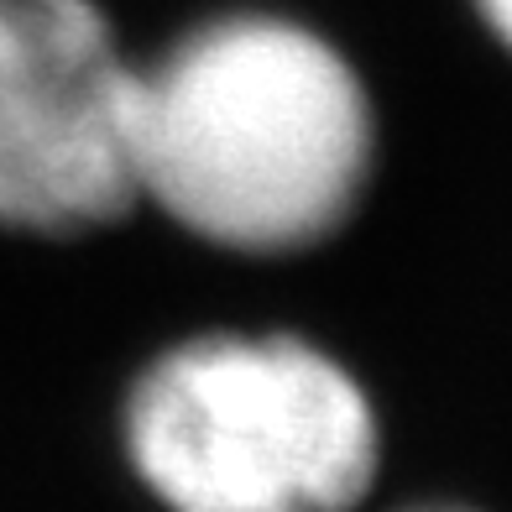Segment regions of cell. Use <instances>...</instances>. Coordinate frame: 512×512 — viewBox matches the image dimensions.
I'll return each mask as SVG.
<instances>
[{"label":"cell","mask_w":512,"mask_h":512,"mask_svg":"<svg viewBox=\"0 0 512 512\" xmlns=\"http://www.w3.org/2000/svg\"><path fill=\"white\" fill-rule=\"evenodd\" d=\"M371 100L330 37L225 11L136 68V204L236 251H298L371 178Z\"/></svg>","instance_id":"1"},{"label":"cell","mask_w":512,"mask_h":512,"mask_svg":"<svg viewBox=\"0 0 512 512\" xmlns=\"http://www.w3.org/2000/svg\"><path fill=\"white\" fill-rule=\"evenodd\" d=\"M126 450L168 512H351L377 476V418L304 340L204 335L131 387Z\"/></svg>","instance_id":"2"},{"label":"cell","mask_w":512,"mask_h":512,"mask_svg":"<svg viewBox=\"0 0 512 512\" xmlns=\"http://www.w3.org/2000/svg\"><path fill=\"white\" fill-rule=\"evenodd\" d=\"M136 68L95 0H0V225L74 236L136 204Z\"/></svg>","instance_id":"3"},{"label":"cell","mask_w":512,"mask_h":512,"mask_svg":"<svg viewBox=\"0 0 512 512\" xmlns=\"http://www.w3.org/2000/svg\"><path fill=\"white\" fill-rule=\"evenodd\" d=\"M476 16L486 21V32L512 53V0H476Z\"/></svg>","instance_id":"4"},{"label":"cell","mask_w":512,"mask_h":512,"mask_svg":"<svg viewBox=\"0 0 512 512\" xmlns=\"http://www.w3.org/2000/svg\"><path fill=\"white\" fill-rule=\"evenodd\" d=\"M434 512H450V507H434Z\"/></svg>","instance_id":"5"}]
</instances>
